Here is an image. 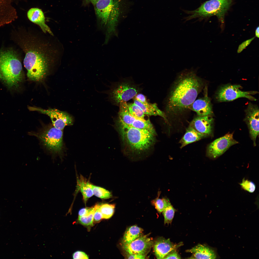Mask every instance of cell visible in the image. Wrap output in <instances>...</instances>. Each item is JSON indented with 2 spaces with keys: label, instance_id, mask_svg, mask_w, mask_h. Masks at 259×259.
I'll use <instances>...</instances> for the list:
<instances>
[{
  "label": "cell",
  "instance_id": "4",
  "mask_svg": "<svg viewBox=\"0 0 259 259\" xmlns=\"http://www.w3.org/2000/svg\"><path fill=\"white\" fill-rule=\"evenodd\" d=\"M0 79L10 88H17L23 81L21 60L12 48L0 49Z\"/></svg>",
  "mask_w": 259,
  "mask_h": 259
},
{
  "label": "cell",
  "instance_id": "20",
  "mask_svg": "<svg viewBox=\"0 0 259 259\" xmlns=\"http://www.w3.org/2000/svg\"><path fill=\"white\" fill-rule=\"evenodd\" d=\"M186 252L192 253L190 259H215L216 258V254L212 250L200 244L190 249L187 250Z\"/></svg>",
  "mask_w": 259,
  "mask_h": 259
},
{
  "label": "cell",
  "instance_id": "14",
  "mask_svg": "<svg viewBox=\"0 0 259 259\" xmlns=\"http://www.w3.org/2000/svg\"><path fill=\"white\" fill-rule=\"evenodd\" d=\"M153 245L151 239L147 235L141 236L129 243H122L123 249L127 254L141 253L147 254Z\"/></svg>",
  "mask_w": 259,
  "mask_h": 259
},
{
  "label": "cell",
  "instance_id": "36",
  "mask_svg": "<svg viewBox=\"0 0 259 259\" xmlns=\"http://www.w3.org/2000/svg\"><path fill=\"white\" fill-rule=\"evenodd\" d=\"M146 255L141 253L127 254V257L128 259H145Z\"/></svg>",
  "mask_w": 259,
  "mask_h": 259
},
{
  "label": "cell",
  "instance_id": "29",
  "mask_svg": "<svg viewBox=\"0 0 259 259\" xmlns=\"http://www.w3.org/2000/svg\"><path fill=\"white\" fill-rule=\"evenodd\" d=\"M159 192L158 196L152 200L151 203L159 213L162 212L167 206L170 203L169 200L166 198H159Z\"/></svg>",
  "mask_w": 259,
  "mask_h": 259
},
{
  "label": "cell",
  "instance_id": "21",
  "mask_svg": "<svg viewBox=\"0 0 259 259\" xmlns=\"http://www.w3.org/2000/svg\"><path fill=\"white\" fill-rule=\"evenodd\" d=\"M133 99V103L139 106L145 115L148 116H159L167 121V116L165 113L159 108L156 103H151L148 100L143 103H142L134 98Z\"/></svg>",
  "mask_w": 259,
  "mask_h": 259
},
{
  "label": "cell",
  "instance_id": "31",
  "mask_svg": "<svg viewBox=\"0 0 259 259\" xmlns=\"http://www.w3.org/2000/svg\"><path fill=\"white\" fill-rule=\"evenodd\" d=\"M241 188L246 191L250 193L254 192L256 188L255 183L253 181L243 178L242 182L239 183Z\"/></svg>",
  "mask_w": 259,
  "mask_h": 259
},
{
  "label": "cell",
  "instance_id": "38",
  "mask_svg": "<svg viewBox=\"0 0 259 259\" xmlns=\"http://www.w3.org/2000/svg\"><path fill=\"white\" fill-rule=\"evenodd\" d=\"M99 0H85V2L88 3H91L94 5Z\"/></svg>",
  "mask_w": 259,
  "mask_h": 259
},
{
  "label": "cell",
  "instance_id": "1",
  "mask_svg": "<svg viewBox=\"0 0 259 259\" xmlns=\"http://www.w3.org/2000/svg\"><path fill=\"white\" fill-rule=\"evenodd\" d=\"M18 44L25 53L24 60L29 80L39 81L46 75L50 66L58 61L59 50L56 44L36 35L28 33L18 38Z\"/></svg>",
  "mask_w": 259,
  "mask_h": 259
},
{
  "label": "cell",
  "instance_id": "26",
  "mask_svg": "<svg viewBox=\"0 0 259 259\" xmlns=\"http://www.w3.org/2000/svg\"><path fill=\"white\" fill-rule=\"evenodd\" d=\"M97 204L91 208L90 210L85 215L78 216V220L81 224L86 226H92L93 225L94 213L96 208Z\"/></svg>",
  "mask_w": 259,
  "mask_h": 259
},
{
  "label": "cell",
  "instance_id": "30",
  "mask_svg": "<svg viewBox=\"0 0 259 259\" xmlns=\"http://www.w3.org/2000/svg\"><path fill=\"white\" fill-rule=\"evenodd\" d=\"M176 210L170 203L162 212L164 217V223L168 225L171 223Z\"/></svg>",
  "mask_w": 259,
  "mask_h": 259
},
{
  "label": "cell",
  "instance_id": "35",
  "mask_svg": "<svg viewBox=\"0 0 259 259\" xmlns=\"http://www.w3.org/2000/svg\"><path fill=\"white\" fill-rule=\"evenodd\" d=\"M254 38L255 37H254L247 40L243 42L239 46L237 50V53H239L242 51L254 39Z\"/></svg>",
  "mask_w": 259,
  "mask_h": 259
},
{
  "label": "cell",
  "instance_id": "6",
  "mask_svg": "<svg viewBox=\"0 0 259 259\" xmlns=\"http://www.w3.org/2000/svg\"><path fill=\"white\" fill-rule=\"evenodd\" d=\"M94 6L97 18L101 24L106 27V34L107 31L108 33L115 27L118 21L120 12L119 1L99 0Z\"/></svg>",
  "mask_w": 259,
  "mask_h": 259
},
{
  "label": "cell",
  "instance_id": "10",
  "mask_svg": "<svg viewBox=\"0 0 259 259\" xmlns=\"http://www.w3.org/2000/svg\"><path fill=\"white\" fill-rule=\"evenodd\" d=\"M239 85L227 84L221 87L217 92L216 95V100L223 102L233 100L241 97L245 98L251 100L256 99L252 95L257 93L255 91H243L240 89Z\"/></svg>",
  "mask_w": 259,
  "mask_h": 259
},
{
  "label": "cell",
  "instance_id": "28",
  "mask_svg": "<svg viewBox=\"0 0 259 259\" xmlns=\"http://www.w3.org/2000/svg\"><path fill=\"white\" fill-rule=\"evenodd\" d=\"M115 207L114 204H100L99 209L103 219H108L113 215Z\"/></svg>",
  "mask_w": 259,
  "mask_h": 259
},
{
  "label": "cell",
  "instance_id": "24",
  "mask_svg": "<svg viewBox=\"0 0 259 259\" xmlns=\"http://www.w3.org/2000/svg\"><path fill=\"white\" fill-rule=\"evenodd\" d=\"M77 180L79 188L81 193L83 200L86 204L88 200L93 195L91 189L88 185L87 182L82 178Z\"/></svg>",
  "mask_w": 259,
  "mask_h": 259
},
{
  "label": "cell",
  "instance_id": "2",
  "mask_svg": "<svg viewBox=\"0 0 259 259\" xmlns=\"http://www.w3.org/2000/svg\"><path fill=\"white\" fill-rule=\"evenodd\" d=\"M202 79L192 70L180 74L171 88L166 101V115L178 116L188 109L204 86Z\"/></svg>",
  "mask_w": 259,
  "mask_h": 259
},
{
  "label": "cell",
  "instance_id": "17",
  "mask_svg": "<svg viewBox=\"0 0 259 259\" xmlns=\"http://www.w3.org/2000/svg\"><path fill=\"white\" fill-rule=\"evenodd\" d=\"M204 97L195 100L188 109L195 112L198 116H212L213 114L211 100L208 97L207 89H204Z\"/></svg>",
  "mask_w": 259,
  "mask_h": 259
},
{
  "label": "cell",
  "instance_id": "32",
  "mask_svg": "<svg viewBox=\"0 0 259 259\" xmlns=\"http://www.w3.org/2000/svg\"><path fill=\"white\" fill-rule=\"evenodd\" d=\"M100 204H96V208L94 213L93 218V223H95L100 222L103 219L102 214L99 209Z\"/></svg>",
  "mask_w": 259,
  "mask_h": 259
},
{
  "label": "cell",
  "instance_id": "19",
  "mask_svg": "<svg viewBox=\"0 0 259 259\" xmlns=\"http://www.w3.org/2000/svg\"><path fill=\"white\" fill-rule=\"evenodd\" d=\"M27 16L28 19L33 23L38 25L42 31L46 33L54 35L49 27L45 23V18L42 11L37 8H33L28 11Z\"/></svg>",
  "mask_w": 259,
  "mask_h": 259
},
{
  "label": "cell",
  "instance_id": "34",
  "mask_svg": "<svg viewBox=\"0 0 259 259\" xmlns=\"http://www.w3.org/2000/svg\"><path fill=\"white\" fill-rule=\"evenodd\" d=\"M181 257L176 251L175 250L171 251L167 254L163 259H180Z\"/></svg>",
  "mask_w": 259,
  "mask_h": 259
},
{
  "label": "cell",
  "instance_id": "23",
  "mask_svg": "<svg viewBox=\"0 0 259 259\" xmlns=\"http://www.w3.org/2000/svg\"><path fill=\"white\" fill-rule=\"evenodd\" d=\"M143 231L136 225L129 227L125 232L122 243H129L134 240L141 235Z\"/></svg>",
  "mask_w": 259,
  "mask_h": 259
},
{
  "label": "cell",
  "instance_id": "39",
  "mask_svg": "<svg viewBox=\"0 0 259 259\" xmlns=\"http://www.w3.org/2000/svg\"><path fill=\"white\" fill-rule=\"evenodd\" d=\"M255 35L256 37L259 38V27H257L255 31Z\"/></svg>",
  "mask_w": 259,
  "mask_h": 259
},
{
  "label": "cell",
  "instance_id": "33",
  "mask_svg": "<svg viewBox=\"0 0 259 259\" xmlns=\"http://www.w3.org/2000/svg\"><path fill=\"white\" fill-rule=\"evenodd\" d=\"M72 257L74 259H88L89 258L88 256L85 253L79 251L74 252L73 254Z\"/></svg>",
  "mask_w": 259,
  "mask_h": 259
},
{
  "label": "cell",
  "instance_id": "7",
  "mask_svg": "<svg viewBox=\"0 0 259 259\" xmlns=\"http://www.w3.org/2000/svg\"><path fill=\"white\" fill-rule=\"evenodd\" d=\"M142 90L140 85L130 78L123 79L115 84L110 93V98L115 105L119 106L123 102L133 98Z\"/></svg>",
  "mask_w": 259,
  "mask_h": 259
},
{
  "label": "cell",
  "instance_id": "25",
  "mask_svg": "<svg viewBox=\"0 0 259 259\" xmlns=\"http://www.w3.org/2000/svg\"><path fill=\"white\" fill-rule=\"evenodd\" d=\"M87 183L92 190L94 195L96 197L104 199H108L112 197L111 193L106 189L93 185L88 182H87Z\"/></svg>",
  "mask_w": 259,
  "mask_h": 259
},
{
  "label": "cell",
  "instance_id": "12",
  "mask_svg": "<svg viewBox=\"0 0 259 259\" xmlns=\"http://www.w3.org/2000/svg\"><path fill=\"white\" fill-rule=\"evenodd\" d=\"M29 109L31 111H38L48 116L51 119L52 125L57 129L63 130L65 126L73 124L72 118L65 112L55 108L45 110L37 107H29Z\"/></svg>",
  "mask_w": 259,
  "mask_h": 259
},
{
  "label": "cell",
  "instance_id": "9",
  "mask_svg": "<svg viewBox=\"0 0 259 259\" xmlns=\"http://www.w3.org/2000/svg\"><path fill=\"white\" fill-rule=\"evenodd\" d=\"M118 120L129 126L135 128L147 130L153 134L156 133L149 119L144 120L135 117L130 114L126 102L121 103L119 106Z\"/></svg>",
  "mask_w": 259,
  "mask_h": 259
},
{
  "label": "cell",
  "instance_id": "18",
  "mask_svg": "<svg viewBox=\"0 0 259 259\" xmlns=\"http://www.w3.org/2000/svg\"><path fill=\"white\" fill-rule=\"evenodd\" d=\"M182 244V242L174 244L169 239H166L163 237H159L154 244V252L157 259H163L169 253L177 250Z\"/></svg>",
  "mask_w": 259,
  "mask_h": 259
},
{
  "label": "cell",
  "instance_id": "16",
  "mask_svg": "<svg viewBox=\"0 0 259 259\" xmlns=\"http://www.w3.org/2000/svg\"><path fill=\"white\" fill-rule=\"evenodd\" d=\"M15 0H0V27L10 23L17 17L13 6Z\"/></svg>",
  "mask_w": 259,
  "mask_h": 259
},
{
  "label": "cell",
  "instance_id": "37",
  "mask_svg": "<svg viewBox=\"0 0 259 259\" xmlns=\"http://www.w3.org/2000/svg\"><path fill=\"white\" fill-rule=\"evenodd\" d=\"M91 207H86L80 209L78 212L79 216H82L85 215L90 211Z\"/></svg>",
  "mask_w": 259,
  "mask_h": 259
},
{
  "label": "cell",
  "instance_id": "27",
  "mask_svg": "<svg viewBox=\"0 0 259 259\" xmlns=\"http://www.w3.org/2000/svg\"><path fill=\"white\" fill-rule=\"evenodd\" d=\"M128 108L130 113L133 116L144 120L149 119L140 107L134 103H127Z\"/></svg>",
  "mask_w": 259,
  "mask_h": 259
},
{
  "label": "cell",
  "instance_id": "3",
  "mask_svg": "<svg viewBox=\"0 0 259 259\" xmlns=\"http://www.w3.org/2000/svg\"><path fill=\"white\" fill-rule=\"evenodd\" d=\"M117 125L123 145L131 153L139 155L145 153L155 142V135L147 130L129 126L118 120Z\"/></svg>",
  "mask_w": 259,
  "mask_h": 259
},
{
  "label": "cell",
  "instance_id": "15",
  "mask_svg": "<svg viewBox=\"0 0 259 259\" xmlns=\"http://www.w3.org/2000/svg\"><path fill=\"white\" fill-rule=\"evenodd\" d=\"M214 122L212 116L198 115L192 120L189 126L208 137L213 135Z\"/></svg>",
  "mask_w": 259,
  "mask_h": 259
},
{
  "label": "cell",
  "instance_id": "5",
  "mask_svg": "<svg viewBox=\"0 0 259 259\" xmlns=\"http://www.w3.org/2000/svg\"><path fill=\"white\" fill-rule=\"evenodd\" d=\"M233 0H209L202 4L194 10L187 12L189 15L185 18V21L198 18L201 20L216 16L222 23L224 21L225 15Z\"/></svg>",
  "mask_w": 259,
  "mask_h": 259
},
{
  "label": "cell",
  "instance_id": "13",
  "mask_svg": "<svg viewBox=\"0 0 259 259\" xmlns=\"http://www.w3.org/2000/svg\"><path fill=\"white\" fill-rule=\"evenodd\" d=\"M244 121L248 128L250 135L254 146L259 134V110L257 106L250 102L245 111Z\"/></svg>",
  "mask_w": 259,
  "mask_h": 259
},
{
  "label": "cell",
  "instance_id": "11",
  "mask_svg": "<svg viewBox=\"0 0 259 259\" xmlns=\"http://www.w3.org/2000/svg\"><path fill=\"white\" fill-rule=\"evenodd\" d=\"M234 139L233 133H228L216 139L208 146L206 154L212 159H216L223 154L231 146L238 143Z\"/></svg>",
  "mask_w": 259,
  "mask_h": 259
},
{
  "label": "cell",
  "instance_id": "8",
  "mask_svg": "<svg viewBox=\"0 0 259 259\" xmlns=\"http://www.w3.org/2000/svg\"><path fill=\"white\" fill-rule=\"evenodd\" d=\"M62 130L52 125L44 127L39 132L33 135L37 137L50 152L60 154L62 152L63 145Z\"/></svg>",
  "mask_w": 259,
  "mask_h": 259
},
{
  "label": "cell",
  "instance_id": "22",
  "mask_svg": "<svg viewBox=\"0 0 259 259\" xmlns=\"http://www.w3.org/2000/svg\"><path fill=\"white\" fill-rule=\"evenodd\" d=\"M207 137L206 136L198 132L189 126L184 135L179 142L181 144L180 148H182L189 144Z\"/></svg>",
  "mask_w": 259,
  "mask_h": 259
}]
</instances>
